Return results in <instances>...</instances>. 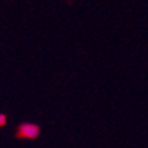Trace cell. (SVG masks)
I'll list each match as a JSON object with an SVG mask.
<instances>
[{
    "mask_svg": "<svg viewBox=\"0 0 148 148\" xmlns=\"http://www.w3.org/2000/svg\"><path fill=\"white\" fill-rule=\"evenodd\" d=\"M19 136L25 139H37L40 136V126L33 122H23L19 126Z\"/></svg>",
    "mask_w": 148,
    "mask_h": 148,
    "instance_id": "obj_1",
    "label": "cell"
},
{
    "mask_svg": "<svg viewBox=\"0 0 148 148\" xmlns=\"http://www.w3.org/2000/svg\"><path fill=\"white\" fill-rule=\"evenodd\" d=\"M5 122H7V117H5V114L0 113V126H4Z\"/></svg>",
    "mask_w": 148,
    "mask_h": 148,
    "instance_id": "obj_2",
    "label": "cell"
}]
</instances>
